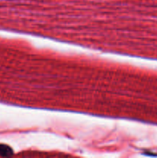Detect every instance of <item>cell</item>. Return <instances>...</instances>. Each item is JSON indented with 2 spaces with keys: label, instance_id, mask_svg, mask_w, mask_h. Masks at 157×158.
Returning <instances> with one entry per match:
<instances>
[{
  "label": "cell",
  "instance_id": "obj_1",
  "mask_svg": "<svg viewBox=\"0 0 157 158\" xmlns=\"http://www.w3.org/2000/svg\"><path fill=\"white\" fill-rule=\"evenodd\" d=\"M13 154V150L9 146L0 143V156L2 157H9Z\"/></svg>",
  "mask_w": 157,
  "mask_h": 158
}]
</instances>
